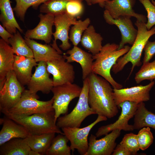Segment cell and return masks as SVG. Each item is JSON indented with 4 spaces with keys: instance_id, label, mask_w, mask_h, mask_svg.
<instances>
[{
    "instance_id": "cell-31",
    "label": "cell",
    "mask_w": 155,
    "mask_h": 155,
    "mask_svg": "<svg viewBox=\"0 0 155 155\" xmlns=\"http://www.w3.org/2000/svg\"><path fill=\"white\" fill-rule=\"evenodd\" d=\"M70 0H47L40 7V11L55 16L66 12V5Z\"/></svg>"
},
{
    "instance_id": "cell-7",
    "label": "cell",
    "mask_w": 155,
    "mask_h": 155,
    "mask_svg": "<svg viewBox=\"0 0 155 155\" xmlns=\"http://www.w3.org/2000/svg\"><path fill=\"white\" fill-rule=\"evenodd\" d=\"M82 90V88L73 83H67L53 87L51 91L53 95V107L56 122L61 115L67 113L70 102L79 97Z\"/></svg>"
},
{
    "instance_id": "cell-10",
    "label": "cell",
    "mask_w": 155,
    "mask_h": 155,
    "mask_svg": "<svg viewBox=\"0 0 155 155\" xmlns=\"http://www.w3.org/2000/svg\"><path fill=\"white\" fill-rule=\"evenodd\" d=\"M138 104L129 101H125L118 106L121 111L117 120L114 123L100 127L95 134L97 137L105 135L112 131L118 129L126 131H131L134 129L133 125L128 123L129 120L134 117Z\"/></svg>"
},
{
    "instance_id": "cell-8",
    "label": "cell",
    "mask_w": 155,
    "mask_h": 155,
    "mask_svg": "<svg viewBox=\"0 0 155 155\" xmlns=\"http://www.w3.org/2000/svg\"><path fill=\"white\" fill-rule=\"evenodd\" d=\"M25 90L17 80L12 70L7 74L2 88L0 90V110L2 113L16 105Z\"/></svg>"
},
{
    "instance_id": "cell-4",
    "label": "cell",
    "mask_w": 155,
    "mask_h": 155,
    "mask_svg": "<svg viewBox=\"0 0 155 155\" xmlns=\"http://www.w3.org/2000/svg\"><path fill=\"white\" fill-rule=\"evenodd\" d=\"M4 114L24 127L31 135L53 133L64 134L56 124L54 110L28 116L16 115L8 113Z\"/></svg>"
},
{
    "instance_id": "cell-23",
    "label": "cell",
    "mask_w": 155,
    "mask_h": 155,
    "mask_svg": "<svg viewBox=\"0 0 155 155\" xmlns=\"http://www.w3.org/2000/svg\"><path fill=\"white\" fill-rule=\"evenodd\" d=\"M9 44L0 39V90L3 88L7 74L13 70L15 55Z\"/></svg>"
},
{
    "instance_id": "cell-20",
    "label": "cell",
    "mask_w": 155,
    "mask_h": 155,
    "mask_svg": "<svg viewBox=\"0 0 155 155\" xmlns=\"http://www.w3.org/2000/svg\"><path fill=\"white\" fill-rule=\"evenodd\" d=\"M0 146L15 138H25L31 134L23 126L5 116L0 119Z\"/></svg>"
},
{
    "instance_id": "cell-44",
    "label": "cell",
    "mask_w": 155,
    "mask_h": 155,
    "mask_svg": "<svg viewBox=\"0 0 155 155\" xmlns=\"http://www.w3.org/2000/svg\"><path fill=\"white\" fill-rule=\"evenodd\" d=\"M87 3L88 5H92L90 0H84Z\"/></svg>"
},
{
    "instance_id": "cell-29",
    "label": "cell",
    "mask_w": 155,
    "mask_h": 155,
    "mask_svg": "<svg viewBox=\"0 0 155 155\" xmlns=\"http://www.w3.org/2000/svg\"><path fill=\"white\" fill-rule=\"evenodd\" d=\"M69 141L65 135L59 134L53 139L45 155H71L72 151L67 145Z\"/></svg>"
},
{
    "instance_id": "cell-43",
    "label": "cell",
    "mask_w": 155,
    "mask_h": 155,
    "mask_svg": "<svg viewBox=\"0 0 155 155\" xmlns=\"http://www.w3.org/2000/svg\"><path fill=\"white\" fill-rule=\"evenodd\" d=\"M28 155H41V154L37 152L31 150L29 152Z\"/></svg>"
},
{
    "instance_id": "cell-37",
    "label": "cell",
    "mask_w": 155,
    "mask_h": 155,
    "mask_svg": "<svg viewBox=\"0 0 155 155\" xmlns=\"http://www.w3.org/2000/svg\"><path fill=\"white\" fill-rule=\"evenodd\" d=\"M83 0H70L66 5V12L70 16L76 18L82 15L84 11L82 3Z\"/></svg>"
},
{
    "instance_id": "cell-18",
    "label": "cell",
    "mask_w": 155,
    "mask_h": 155,
    "mask_svg": "<svg viewBox=\"0 0 155 155\" xmlns=\"http://www.w3.org/2000/svg\"><path fill=\"white\" fill-rule=\"evenodd\" d=\"M38 17L40 18L39 23L34 29L28 30L25 34V37L44 41L46 44H49L52 39V27L54 25L55 16L40 13Z\"/></svg>"
},
{
    "instance_id": "cell-26",
    "label": "cell",
    "mask_w": 155,
    "mask_h": 155,
    "mask_svg": "<svg viewBox=\"0 0 155 155\" xmlns=\"http://www.w3.org/2000/svg\"><path fill=\"white\" fill-rule=\"evenodd\" d=\"M134 117L133 125L134 130L146 127L155 129V114L146 108L144 102L138 104Z\"/></svg>"
},
{
    "instance_id": "cell-15",
    "label": "cell",
    "mask_w": 155,
    "mask_h": 155,
    "mask_svg": "<svg viewBox=\"0 0 155 155\" xmlns=\"http://www.w3.org/2000/svg\"><path fill=\"white\" fill-rule=\"evenodd\" d=\"M121 131L116 129L100 139L92 134L88 139V148L85 155H111L116 146V140L121 134Z\"/></svg>"
},
{
    "instance_id": "cell-16",
    "label": "cell",
    "mask_w": 155,
    "mask_h": 155,
    "mask_svg": "<svg viewBox=\"0 0 155 155\" xmlns=\"http://www.w3.org/2000/svg\"><path fill=\"white\" fill-rule=\"evenodd\" d=\"M36 66L27 85L28 90L34 94L39 91L44 94H48L51 91L53 85V80L50 78L49 73L47 70L46 62L40 61Z\"/></svg>"
},
{
    "instance_id": "cell-38",
    "label": "cell",
    "mask_w": 155,
    "mask_h": 155,
    "mask_svg": "<svg viewBox=\"0 0 155 155\" xmlns=\"http://www.w3.org/2000/svg\"><path fill=\"white\" fill-rule=\"evenodd\" d=\"M138 0L147 11L148 21L146 26L147 29L149 30L155 25V6L150 0Z\"/></svg>"
},
{
    "instance_id": "cell-24",
    "label": "cell",
    "mask_w": 155,
    "mask_h": 155,
    "mask_svg": "<svg viewBox=\"0 0 155 155\" xmlns=\"http://www.w3.org/2000/svg\"><path fill=\"white\" fill-rule=\"evenodd\" d=\"M0 21L3 26L11 34L16 33L17 29L22 33L23 30L14 17L10 0H0Z\"/></svg>"
},
{
    "instance_id": "cell-39",
    "label": "cell",
    "mask_w": 155,
    "mask_h": 155,
    "mask_svg": "<svg viewBox=\"0 0 155 155\" xmlns=\"http://www.w3.org/2000/svg\"><path fill=\"white\" fill-rule=\"evenodd\" d=\"M144 56L143 61V64L149 62L155 54V41L151 42L148 40L144 49Z\"/></svg>"
},
{
    "instance_id": "cell-34",
    "label": "cell",
    "mask_w": 155,
    "mask_h": 155,
    "mask_svg": "<svg viewBox=\"0 0 155 155\" xmlns=\"http://www.w3.org/2000/svg\"><path fill=\"white\" fill-rule=\"evenodd\" d=\"M134 79L137 84L144 80L152 81L155 79V60L151 62L143 64L135 74Z\"/></svg>"
},
{
    "instance_id": "cell-19",
    "label": "cell",
    "mask_w": 155,
    "mask_h": 155,
    "mask_svg": "<svg viewBox=\"0 0 155 155\" xmlns=\"http://www.w3.org/2000/svg\"><path fill=\"white\" fill-rule=\"evenodd\" d=\"M68 62H76L80 65L82 71L83 80L88 77L92 73L94 61L93 55L82 49L78 46H73L67 51L63 55Z\"/></svg>"
},
{
    "instance_id": "cell-27",
    "label": "cell",
    "mask_w": 155,
    "mask_h": 155,
    "mask_svg": "<svg viewBox=\"0 0 155 155\" xmlns=\"http://www.w3.org/2000/svg\"><path fill=\"white\" fill-rule=\"evenodd\" d=\"M55 133L31 135L24 139L31 150L44 155L49 147Z\"/></svg>"
},
{
    "instance_id": "cell-12",
    "label": "cell",
    "mask_w": 155,
    "mask_h": 155,
    "mask_svg": "<svg viewBox=\"0 0 155 155\" xmlns=\"http://www.w3.org/2000/svg\"><path fill=\"white\" fill-rule=\"evenodd\" d=\"M155 83V81H153L145 86L140 85L119 89H113V96L116 105L118 106L125 101L139 104L149 100L150 91Z\"/></svg>"
},
{
    "instance_id": "cell-36",
    "label": "cell",
    "mask_w": 155,
    "mask_h": 155,
    "mask_svg": "<svg viewBox=\"0 0 155 155\" xmlns=\"http://www.w3.org/2000/svg\"><path fill=\"white\" fill-rule=\"evenodd\" d=\"M135 155L140 150L137 135L131 133L125 134L119 143Z\"/></svg>"
},
{
    "instance_id": "cell-30",
    "label": "cell",
    "mask_w": 155,
    "mask_h": 155,
    "mask_svg": "<svg viewBox=\"0 0 155 155\" xmlns=\"http://www.w3.org/2000/svg\"><path fill=\"white\" fill-rule=\"evenodd\" d=\"M9 42L16 55L33 58L32 50L19 32L17 31L12 37L9 38Z\"/></svg>"
},
{
    "instance_id": "cell-6",
    "label": "cell",
    "mask_w": 155,
    "mask_h": 155,
    "mask_svg": "<svg viewBox=\"0 0 155 155\" xmlns=\"http://www.w3.org/2000/svg\"><path fill=\"white\" fill-rule=\"evenodd\" d=\"M36 94L32 93L28 89H25L18 102L3 113H8L16 115L28 116L54 110L53 107V98L47 101L39 100Z\"/></svg>"
},
{
    "instance_id": "cell-21",
    "label": "cell",
    "mask_w": 155,
    "mask_h": 155,
    "mask_svg": "<svg viewBox=\"0 0 155 155\" xmlns=\"http://www.w3.org/2000/svg\"><path fill=\"white\" fill-rule=\"evenodd\" d=\"M25 40L32 51L36 61L46 62L59 59L63 56L51 45L39 43L33 39L24 37Z\"/></svg>"
},
{
    "instance_id": "cell-22",
    "label": "cell",
    "mask_w": 155,
    "mask_h": 155,
    "mask_svg": "<svg viewBox=\"0 0 155 155\" xmlns=\"http://www.w3.org/2000/svg\"><path fill=\"white\" fill-rule=\"evenodd\" d=\"M37 65L33 57L15 55L13 70L17 80L22 86L27 85L32 75V69Z\"/></svg>"
},
{
    "instance_id": "cell-42",
    "label": "cell",
    "mask_w": 155,
    "mask_h": 155,
    "mask_svg": "<svg viewBox=\"0 0 155 155\" xmlns=\"http://www.w3.org/2000/svg\"><path fill=\"white\" fill-rule=\"evenodd\" d=\"M111 0H90L92 5L98 4L100 7L104 8L105 3Z\"/></svg>"
},
{
    "instance_id": "cell-32",
    "label": "cell",
    "mask_w": 155,
    "mask_h": 155,
    "mask_svg": "<svg viewBox=\"0 0 155 155\" xmlns=\"http://www.w3.org/2000/svg\"><path fill=\"white\" fill-rule=\"evenodd\" d=\"M90 20L87 18L84 20H77L75 24L71 27L69 34V39L73 46H78L80 42L84 32L89 26Z\"/></svg>"
},
{
    "instance_id": "cell-9",
    "label": "cell",
    "mask_w": 155,
    "mask_h": 155,
    "mask_svg": "<svg viewBox=\"0 0 155 155\" xmlns=\"http://www.w3.org/2000/svg\"><path fill=\"white\" fill-rule=\"evenodd\" d=\"M107 118L98 115L96 119L85 127H64L62 130L70 142V147L72 152L76 150L81 155H85L88 148V136L92 129L98 123L106 121Z\"/></svg>"
},
{
    "instance_id": "cell-25",
    "label": "cell",
    "mask_w": 155,
    "mask_h": 155,
    "mask_svg": "<svg viewBox=\"0 0 155 155\" xmlns=\"http://www.w3.org/2000/svg\"><path fill=\"white\" fill-rule=\"evenodd\" d=\"M103 40L101 35L96 32L94 27L90 25L83 33L80 42L84 48L94 55L102 49Z\"/></svg>"
},
{
    "instance_id": "cell-1",
    "label": "cell",
    "mask_w": 155,
    "mask_h": 155,
    "mask_svg": "<svg viewBox=\"0 0 155 155\" xmlns=\"http://www.w3.org/2000/svg\"><path fill=\"white\" fill-rule=\"evenodd\" d=\"M88 101L96 114L111 118L118 114V108L113 96V88L106 79L92 72L88 77Z\"/></svg>"
},
{
    "instance_id": "cell-35",
    "label": "cell",
    "mask_w": 155,
    "mask_h": 155,
    "mask_svg": "<svg viewBox=\"0 0 155 155\" xmlns=\"http://www.w3.org/2000/svg\"><path fill=\"white\" fill-rule=\"evenodd\" d=\"M137 136L139 148L141 150H146L153 143L154 138L149 127L140 129Z\"/></svg>"
},
{
    "instance_id": "cell-28",
    "label": "cell",
    "mask_w": 155,
    "mask_h": 155,
    "mask_svg": "<svg viewBox=\"0 0 155 155\" xmlns=\"http://www.w3.org/2000/svg\"><path fill=\"white\" fill-rule=\"evenodd\" d=\"M31 149L25 139H11L0 146V155H28Z\"/></svg>"
},
{
    "instance_id": "cell-17",
    "label": "cell",
    "mask_w": 155,
    "mask_h": 155,
    "mask_svg": "<svg viewBox=\"0 0 155 155\" xmlns=\"http://www.w3.org/2000/svg\"><path fill=\"white\" fill-rule=\"evenodd\" d=\"M135 0H111L106 2L104 8L114 19L128 16L136 18L137 20L146 23V16L136 13L133 9Z\"/></svg>"
},
{
    "instance_id": "cell-13",
    "label": "cell",
    "mask_w": 155,
    "mask_h": 155,
    "mask_svg": "<svg viewBox=\"0 0 155 155\" xmlns=\"http://www.w3.org/2000/svg\"><path fill=\"white\" fill-rule=\"evenodd\" d=\"M103 16L106 23L110 25H115L120 30L121 40L119 45L118 50L123 48L126 44L132 45L133 44L137 37V30L133 25L131 17L123 16L117 19H114L105 9L104 11Z\"/></svg>"
},
{
    "instance_id": "cell-40",
    "label": "cell",
    "mask_w": 155,
    "mask_h": 155,
    "mask_svg": "<svg viewBox=\"0 0 155 155\" xmlns=\"http://www.w3.org/2000/svg\"><path fill=\"white\" fill-rule=\"evenodd\" d=\"M112 155H131V153L126 148L120 144L116 146Z\"/></svg>"
},
{
    "instance_id": "cell-5",
    "label": "cell",
    "mask_w": 155,
    "mask_h": 155,
    "mask_svg": "<svg viewBox=\"0 0 155 155\" xmlns=\"http://www.w3.org/2000/svg\"><path fill=\"white\" fill-rule=\"evenodd\" d=\"M89 86V80L87 77L83 80L81 92L75 107L69 113L58 118L56 124L60 128L80 127L86 118L90 115L96 114L88 103Z\"/></svg>"
},
{
    "instance_id": "cell-3",
    "label": "cell",
    "mask_w": 155,
    "mask_h": 155,
    "mask_svg": "<svg viewBox=\"0 0 155 155\" xmlns=\"http://www.w3.org/2000/svg\"><path fill=\"white\" fill-rule=\"evenodd\" d=\"M135 24L137 30L135 40L128 52L119 58L113 66L112 71L115 74L122 71L128 63L130 62L132 66L129 76L135 67L140 66L141 58L144 46L150 37L155 34V26L148 30L146 23L137 20Z\"/></svg>"
},
{
    "instance_id": "cell-2",
    "label": "cell",
    "mask_w": 155,
    "mask_h": 155,
    "mask_svg": "<svg viewBox=\"0 0 155 155\" xmlns=\"http://www.w3.org/2000/svg\"><path fill=\"white\" fill-rule=\"evenodd\" d=\"M119 45L107 43L103 46L100 51L93 55L92 72L107 80L113 89L123 88L122 85L116 82L111 74V71L119 58L127 53L130 47L125 46L118 50Z\"/></svg>"
},
{
    "instance_id": "cell-14",
    "label": "cell",
    "mask_w": 155,
    "mask_h": 155,
    "mask_svg": "<svg viewBox=\"0 0 155 155\" xmlns=\"http://www.w3.org/2000/svg\"><path fill=\"white\" fill-rule=\"evenodd\" d=\"M65 60L63 57L46 62L47 71L53 76V86L74 82L75 72L73 66Z\"/></svg>"
},
{
    "instance_id": "cell-45",
    "label": "cell",
    "mask_w": 155,
    "mask_h": 155,
    "mask_svg": "<svg viewBox=\"0 0 155 155\" xmlns=\"http://www.w3.org/2000/svg\"><path fill=\"white\" fill-rule=\"evenodd\" d=\"M151 2L155 6V1L154 0H151Z\"/></svg>"
},
{
    "instance_id": "cell-33",
    "label": "cell",
    "mask_w": 155,
    "mask_h": 155,
    "mask_svg": "<svg viewBox=\"0 0 155 155\" xmlns=\"http://www.w3.org/2000/svg\"><path fill=\"white\" fill-rule=\"evenodd\" d=\"M47 0H15L16 4L13 9L16 16L23 22L28 9L30 7L36 9L40 4Z\"/></svg>"
},
{
    "instance_id": "cell-11",
    "label": "cell",
    "mask_w": 155,
    "mask_h": 155,
    "mask_svg": "<svg viewBox=\"0 0 155 155\" xmlns=\"http://www.w3.org/2000/svg\"><path fill=\"white\" fill-rule=\"evenodd\" d=\"M77 21L76 18L70 16L66 12L55 16L54 25L55 31L53 33L54 40L51 46L61 54L62 52L57 45V40L59 39L61 41L59 47L62 50H69L71 46L69 42L70 27Z\"/></svg>"
},
{
    "instance_id": "cell-41",
    "label": "cell",
    "mask_w": 155,
    "mask_h": 155,
    "mask_svg": "<svg viewBox=\"0 0 155 155\" xmlns=\"http://www.w3.org/2000/svg\"><path fill=\"white\" fill-rule=\"evenodd\" d=\"M0 36L4 41L8 44H9V39L13 36V34H11L8 32L2 26L0 25Z\"/></svg>"
}]
</instances>
